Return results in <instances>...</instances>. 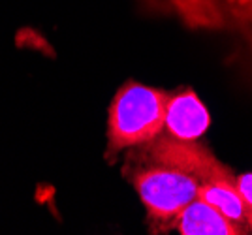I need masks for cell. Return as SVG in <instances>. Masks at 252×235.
Returning a JSON list of instances; mask_svg holds the SVG:
<instances>
[{
  "instance_id": "1",
  "label": "cell",
  "mask_w": 252,
  "mask_h": 235,
  "mask_svg": "<svg viewBox=\"0 0 252 235\" xmlns=\"http://www.w3.org/2000/svg\"><path fill=\"white\" fill-rule=\"evenodd\" d=\"M149 143V164L136 171L134 186L153 220L173 224L222 164L194 141L157 136Z\"/></svg>"
},
{
  "instance_id": "2",
  "label": "cell",
  "mask_w": 252,
  "mask_h": 235,
  "mask_svg": "<svg viewBox=\"0 0 252 235\" xmlns=\"http://www.w3.org/2000/svg\"><path fill=\"white\" fill-rule=\"evenodd\" d=\"M168 94L128 83L115 96L109 109V149L121 150L145 145L164 130Z\"/></svg>"
},
{
  "instance_id": "3",
  "label": "cell",
  "mask_w": 252,
  "mask_h": 235,
  "mask_svg": "<svg viewBox=\"0 0 252 235\" xmlns=\"http://www.w3.org/2000/svg\"><path fill=\"white\" fill-rule=\"evenodd\" d=\"M209 128V113L192 90H183L166 102L164 130L168 136L185 141H194Z\"/></svg>"
},
{
  "instance_id": "4",
  "label": "cell",
  "mask_w": 252,
  "mask_h": 235,
  "mask_svg": "<svg viewBox=\"0 0 252 235\" xmlns=\"http://www.w3.org/2000/svg\"><path fill=\"white\" fill-rule=\"evenodd\" d=\"M198 198L211 203L213 207H217L226 218H230L231 222L249 230L247 205H245L241 194L237 190L235 177L231 175V171L228 168L220 166L215 173H211L209 177L201 182Z\"/></svg>"
},
{
  "instance_id": "5",
  "label": "cell",
  "mask_w": 252,
  "mask_h": 235,
  "mask_svg": "<svg viewBox=\"0 0 252 235\" xmlns=\"http://www.w3.org/2000/svg\"><path fill=\"white\" fill-rule=\"evenodd\" d=\"M175 228L183 235H239L249 232L247 228L231 222L211 203L196 198L179 213Z\"/></svg>"
},
{
  "instance_id": "6",
  "label": "cell",
  "mask_w": 252,
  "mask_h": 235,
  "mask_svg": "<svg viewBox=\"0 0 252 235\" xmlns=\"http://www.w3.org/2000/svg\"><path fill=\"white\" fill-rule=\"evenodd\" d=\"M235 184H237V190L241 194L243 202L247 205V211L252 213V173L239 175V177L235 179Z\"/></svg>"
}]
</instances>
